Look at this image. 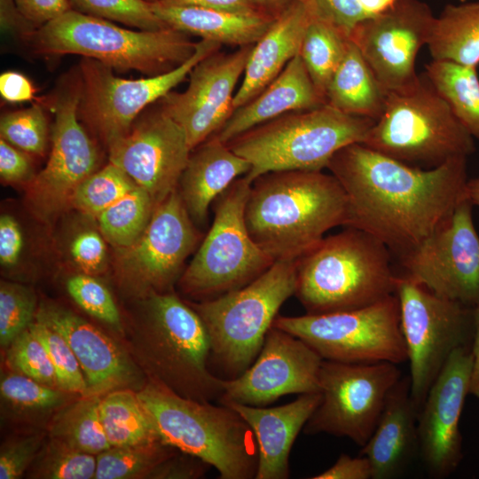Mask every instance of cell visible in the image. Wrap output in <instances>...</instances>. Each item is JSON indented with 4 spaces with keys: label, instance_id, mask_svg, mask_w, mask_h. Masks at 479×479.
<instances>
[{
    "label": "cell",
    "instance_id": "cell-1",
    "mask_svg": "<svg viewBox=\"0 0 479 479\" xmlns=\"http://www.w3.org/2000/svg\"><path fill=\"white\" fill-rule=\"evenodd\" d=\"M467 161L422 169L353 143L335 153L326 169L347 195L346 227L371 234L400 256L468 199Z\"/></svg>",
    "mask_w": 479,
    "mask_h": 479
},
{
    "label": "cell",
    "instance_id": "cell-2",
    "mask_svg": "<svg viewBox=\"0 0 479 479\" xmlns=\"http://www.w3.org/2000/svg\"><path fill=\"white\" fill-rule=\"evenodd\" d=\"M347 195L339 181L322 170L263 174L250 186L245 205L247 229L274 262L296 261L325 233L348 224Z\"/></svg>",
    "mask_w": 479,
    "mask_h": 479
},
{
    "label": "cell",
    "instance_id": "cell-3",
    "mask_svg": "<svg viewBox=\"0 0 479 479\" xmlns=\"http://www.w3.org/2000/svg\"><path fill=\"white\" fill-rule=\"evenodd\" d=\"M141 307L129 343L147 379L184 397L218 401L224 379L208 367L209 338L198 313L172 291L149 293L141 298Z\"/></svg>",
    "mask_w": 479,
    "mask_h": 479
},
{
    "label": "cell",
    "instance_id": "cell-4",
    "mask_svg": "<svg viewBox=\"0 0 479 479\" xmlns=\"http://www.w3.org/2000/svg\"><path fill=\"white\" fill-rule=\"evenodd\" d=\"M389 248L353 227L324 237L296 260L294 295L307 314L351 310L395 294Z\"/></svg>",
    "mask_w": 479,
    "mask_h": 479
},
{
    "label": "cell",
    "instance_id": "cell-5",
    "mask_svg": "<svg viewBox=\"0 0 479 479\" xmlns=\"http://www.w3.org/2000/svg\"><path fill=\"white\" fill-rule=\"evenodd\" d=\"M137 393L161 442L213 467L221 479H255L254 433L230 406L184 397L149 380Z\"/></svg>",
    "mask_w": 479,
    "mask_h": 479
},
{
    "label": "cell",
    "instance_id": "cell-6",
    "mask_svg": "<svg viewBox=\"0 0 479 479\" xmlns=\"http://www.w3.org/2000/svg\"><path fill=\"white\" fill-rule=\"evenodd\" d=\"M34 50L44 55L76 54L116 71L156 75L185 63L198 42L179 30H133L74 9L27 35Z\"/></svg>",
    "mask_w": 479,
    "mask_h": 479
},
{
    "label": "cell",
    "instance_id": "cell-7",
    "mask_svg": "<svg viewBox=\"0 0 479 479\" xmlns=\"http://www.w3.org/2000/svg\"><path fill=\"white\" fill-rule=\"evenodd\" d=\"M374 122L325 104L283 114L226 144L251 164L245 177L252 183L273 171L322 170L340 149L363 143Z\"/></svg>",
    "mask_w": 479,
    "mask_h": 479
},
{
    "label": "cell",
    "instance_id": "cell-8",
    "mask_svg": "<svg viewBox=\"0 0 479 479\" xmlns=\"http://www.w3.org/2000/svg\"><path fill=\"white\" fill-rule=\"evenodd\" d=\"M475 139L421 74L412 86L388 94L365 145L406 164L433 169L475 151Z\"/></svg>",
    "mask_w": 479,
    "mask_h": 479
},
{
    "label": "cell",
    "instance_id": "cell-9",
    "mask_svg": "<svg viewBox=\"0 0 479 479\" xmlns=\"http://www.w3.org/2000/svg\"><path fill=\"white\" fill-rule=\"evenodd\" d=\"M296 261L279 260L239 289L218 297L188 302L200 317L210 344V358L232 379L259 354L278 311L295 291Z\"/></svg>",
    "mask_w": 479,
    "mask_h": 479
},
{
    "label": "cell",
    "instance_id": "cell-10",
    "mask_svg": "<svg viewBox=\"0 0 479 479\" xmlns=\"http://www.w3.org/2000/svg\"><path fill=\"white\" fill-rule=\"evenodd\" d=\"M251 184L239 177L214 201L211 227L178 280L182 292L198 302L243 287L274 263L245 224Z\"/></svg>",
    "mask_w": 479,
    "mask_h": 479
},
{
    "label": "cell",
    "instance_id": "cell-11",
    "mask_svg": "<svg viewBox=\"0 0 479 479\" xmlns=\"http://www.w3.org/2000/svg\"><path fill=\"white\" fill-rule=\"evenodd\" d=\"M273 326L302 340L325 360L397 365L408 358L395 294L351 310L277 316Z\"/></svg>",
    "mask_w": 479,
    "mask_h": 479
},
{
    "label": "cell",
    "instance_id": "cell-12",
    "mask_svg": "<svg viewBox=\"0 0 479 479\" xmlns=\"http://www.w3.org/2000/svg\"><path fill=\"white\" fill-rule=\"evenodd\" d=\"M395 294L410 364L411 396L420 412L452 353L472 346L473 308L436 295L405 275H397Z\"/></svg>",
    "mask_w": 479,
    "mask_h": 479
},
{
    "label": "cell",
    "instance_id": "cell-13",
    "mask_svg": "<svg viewBox=\"0 0 479 479\" xmlns=\"http://www.w3.org/2000/svg\"><path fill=\"white\" fill-rule=\"evenodd\" d=\"M401 377L394 363L323 359L319 372L321 401L303 433L344 436L364 446L375 429L389 391Z\"/></svg>",
    "mask_w": 479,
    "mask_h": 479
},
{
    "label": "cell",
    "instance_id": "cell-14",
    "mask_svg": "<svg viewBox=\"0 0 479 479\" xmlns=\"http://www.w3.org/2000/svg\"><path fill=\"white\" fill-rule=\"evenodd\" d=\"M81 97L82 81L76 73L61 84L51 102V150L45 167L29 180L26 191L30 210L44 222L72 205L79 185L97 170L98 151L80 122Z\"/></svg>",
    "mask_w": 479,
    "mask_h": 479
},
{
    "label": "cell",
    "instance_id": "cell-15",
    "mask_svg": "<svg viewBox=\"0 0 479 479\" xmlns=\"http://www.w3.org/2000/svg\"><path fill=\"white\" fill-rule=\"evenodd\" d=\"M220 48L216 42L201 39L192 57L179 67L138 79L116 76L111 67L83 58L79 68L82 81L79 117L107 145L128 133L145 107L172 91L201 59Z\"/></svg>",
    "mask_w": 479,
    "mask_h": 479
},
{
    "label": "cell",
    "instance_id": "cell-16",
    "mask_svg": "<svg viewBox=\"0 0 479 479\" xmlns=\"http://www.w3.org/2000/svg\"><path fill=\"white\" fill-rule=\"evenodd\" d=\"M200 239L177 189L155 208L133 244L116 248L114 264L121 284L140 298L151 292H171Z\"/></svg>",
    "mask_w": 479,
    "mask_h": 479
},
{
    "label": "cell",
    "instance_id": "cell-17",
    "mask_svg": "<svg viewBox=\"0 0 479 479\" xmlns=\"http://www.w3.org/2000/svg\"><path fill=\"white\" fill-rule=\"evenodd\" d=\"M473 204L463 200L420 244L398 256L404 275L430 292L474 308L479 303V235Z\"/></svg>",
    "mask_w": 479,
    "mask_h": 479
},
{
    "label": "cell",
    "instance_id": "cell-18",
    "mask_svg": "<svg viewBox=\"0 0 479 479\" xmlns=\"http://www.w3.org/2000/svg\"><path fill=\"white\" fill-rule=\"evenodd\" d=\"M436 16L420 0H396L376 15L360 21L349 39L389 94L404 90L419 79L417 55L428 45Z\"/></svg>",
    "mask_w": 479,
    "mask_h": 479
},
{
    "label": "cell",
    "instance_id": "cell-19",
    "mask_svg": "<svg viewBox=\"0 0 479 479\" xmlns=\"http://www.w3.org/2000/svg\"><path fill=\"white\" fill-rule=\"evenodd\" d=\"M107 146L109 161L145 190L156 207L177 189L192 152L184 129L161 106Z\"/></svg>",
    "mask_w": 479,
    "mask_h": 479
},
{
    "label": "cell",
    "instance_id": "cell-20",
    "mask_svg": "<svg viewBox=\"0 0 479 479\" xmlns=\"http://www.w3.org/2000/svg\"><path fill=\"white\" fill-rule=\"evenodd\" d=\"M322 361L302 340L272 325L251 365L238 377L224 379L218 402L263 407L286 395L320 392Z\"/></svg>",
    "mask_w": 479,
    "mask_h": 479
},
{
    "label": "cell",
    "instance_id": "cell-21",
    "mask_svg": "<svg viewBox=\"0 0 479 479\" xmlns=\"http://www.w3.org/2000/svg\"><path fill=\"white\" fill-rule=\"evenodd\" d=\"M253 45L209 54L192 69L184 91H170L159 101L184 129L192 150L216 135L234 111V90Z\"/></svg>",
    "mask_w": 479,
    "mask_h": 479
},
{
    "label": "cell",
    "instance_id": "cell-22",
    "mask_svg": "<svg viewBox=\"0 0 479 479\" xmlns=\"http://www.w3.org/2000/svg\"><path fill=\"white\" fill-rule=\"evenodd\" d=\"M471 345L456 349L431 385L418 414L419 451L428 474L445 477L462 459L459 420L469 394Z\"/></svg>",
    "mask_w": 479,
    "mask_h": 479
},
{
    "label": "cell",
    "instance_id": "cell-23",
    "mask_svg": "<svg viewBox=\"0 0 479 479\" xmlns=\"http://www.w3.org/2000/svg\"><path fill=\"white\" fill-rule=\"evenodd\" d=\"M35 318L66 339L82 368L85 396L101 397L116 389H141L148 381L130 352L84 318L55 303H41Z\"/></svg>",
    "mask_w": 479,
    "mask_h": 479
},
{
    "label": "cell",
    "instance_id": "cell-24",
    "mask_svg": "<svg viewBox=\"0 0 479 479\" xmlns=\"http://www.w3.org/2000/svg\"><path fill=\"white\" fill-rule=\"evenodd\" d=\"M321 401V393L302 394L275 407L224 404L237 412L252 429L258 448L255 479H287L293 444Z\"/></svg>",
    "mask_w": 479,
    "mask_h": 479
},
{
    "label": "cell",
    "instance_id": "cell-25",
    "mask_svg": "<svg viewBox=\"0 0 479 479\" xmlns=\"http://www.w3.org/2000/svg\"><path fill=\"white\" fill-rule=\"evenodd\" d=\"M419 409L410 390V379L401 377L389 391L374 431L362 446L372 479H391L401 475L419 451Z\"/></svg>",
    "mask_w": 479,
    "mask_h": 479
},
{
    "label": "cell",
    "instance_id": "cell-26",
    "mask_svg": "<svg viewBox=\"0 0 479 479\" xmlns=\"http://www.w3.org/2000/svg\"><path fill=\"white\" fill-rule=\"evenodd\" d=\"M325 104L298 54L255 98L234 109L214 136L226 144L247 130L283 114Z\"/></svg>",
    "mask_w": 479,
    "mask_h": 479
},
{
    "label": "cell",
    "instance_id": "cell-27",
    "mask_svg": "<svg viewBox=\"0 0 479 479\" xmlns=\"http://www.w3.org/2000/svg\"><path fill=\"white\" fill-rule=\"evenodd\" d=\"M251 164L212 136L192 150L177 191L197 226H205L209 207Z\"/></svg>",
    "mask_w": 479,
    "mask_h": 479
},
{
    "label": "cell",
    "instance_id": "cell-28",
    "mask_svg": "<svg viewBox=\"0 0 479 479\" xmlns=\"http://www.w3.org/2000/svg\"><path fill=\"white\" fill-rule=\"evenodd\" d=\"M310 18L303 1L298 0L278 17L253 45L241 83L233 98L234 109L255 98L299 54Z\"/></svg>",
    "mask_w": 479,
    "mask_h": 479
},
{
    "label": "cell",
    "instance_id": "cell-29",
    "mask_svg": "<svg viewBox=\"0 0 479 479\" xmlns=\"http://www.w3.org/2000/svg\"><path fill=\"white\" fill-rule=\"evenodd\" d=\"M153 8L169 27L189 35L222 44H255L276 19L258 12H233L153 2Z\"/></svg>",
    "mask_w": 479,
    "mask_h": 479
},
{
    "label": "cell",
    "instance_id": "cell-30",
    "mask_svg": "<svg viewBox=\"0 0 479 479\" xmlns=\"http://www.w3.org/2000/svg\"><path fill=\"white\" fill-rule=\"evenodd\" d=\"M387 97L388 93L349 39L345 54L328 82L326 104L348 114L377 121L385 109Z\"/></svg>",
    "mask_w": 479,
    "mask_h": 479
},
{
    "label": "cell",
    "instance_id": "cell-31",
    "mask_svg": "<svg viewBox=\"0 0 479 479\" xmlns=\"http://www.w3.org/2000/svg\"><path fill=\"white\" fill-rule=\"evenodd\" d=\"M428 48L432 60L477 67L479 2L447 4L436 17Z\"/></svg>",
    "mask_w": 479,
    "mask_h": 479
},
{
    "label": "cell",
    "instance_id": "cell-32",
    "mask_svg": "<svg viewBox=\"0 0 479 479\" xmlns=\"http://www.w3.org/2000/svg\"><path fill=\"white\" fill-rule=\"evenodd\" d=\"M100 398L80 396L65 404L49 421L48 436L93 455L111 447L100 420Z\"/></svg>",
    "mask_w": 479,
    "mask_h": 479
},
{
    "label": "cell",
    "instance_id": "cell-33",
    "mask_svg": "<svg viewBox=\"0 0 479 479\" xmlns=\"http://www.w3.org/2000/svg\"><path fill=\"white\" fill-rule=\"evenodd\" d=\"M425 74L474 139L479 141V78L476 67L431 60Z\"/></svg>",
    "mask_w": 479,
    "mask_h": 479
},
{
    "label": "cell",
    "instance_id": "cell-34",
    "mask_svg": "<svg viewBox=\"0 0 479 479\" xmlns=\"http://www.w3.org/2000/svg\"><path fill=\"white\" fill-rule=\"evenodd\" d=\"M101 423L111 446L160 440L136 390H113L100 398Z\"/></svg>",
    "mask_w": 479,
    "mask_h": 479
},
{
    "label": "cell",
    "instance_id": "cell-35",
    "mask_svg": "<svg viewBox=\"0 0 479 479\" xmlns=\"http://www.w3.org/2000/svg\"><path fill=\"white\" fill-rule=\"evenodd\" d=\"M349 41V36L338 27L310 13L299 56L325 101L328 82L345 54Z\"/></svg>",
    "mask_w": 479,
    "mask_h": 479
},
{
    "label": "cell",
    "instance_id": "cell-36",
    "mask_svg": "<svg viewBox=\"0 0 479 479\" xmlns=\"http://www.w3.org/2000/svg\"><path fill=\"white\" fill-rule=\"evenodd\" d=\"M177 451L161 440L111 446L96 456L94 479L152 478L159 466Z\"/></svg>",
    "mask_w": 479,
    "mask_h": 479
},
{
    "label": "cell",
    "instance_id": "cell-37",
    "mask_svg": "<svg viewBox=\"0 0 479 479\" xmlns=\"http://www.w3.org/2000/svg\"><path fill=\"white\" fill-rule=\"evenodd\" d=\"M155 208L150 195L137 186L97 217L100 233L115 248L129 247L142 235Z\"/></svg>",
    "mask_w": 479,
    "mask_h": 479
},
{
    "label": "cell",
    "instance_id": "cell-38",
    "mask_svg": "<svg viewBox=\"0 0 479 479\" xmlns=\"http://www.w3.org/2000/svg\"><path fill=\"white\" fill-rule=\"evenodd\" d=\"M0 394L10 408L26 415L55 413L78 396L12 371L2 374Z\"/></svg>",
    "mask_w": 479,
    "mask_h": 479
},
{
    "label": "cell",
    "instance_id": "cell-39",
    "mask_svg": "<svg viewBox=\"0 0 479 479\" xmlns=\"http://www.w3.org/2000/svg\"><path fill=\"white\" fill-rule=\"evenodd\" d=\"M97 455L75 449L48 437L29 467L28 477L36 479H92Z\"/></svg>",
    "mask_w": 479,
    "mask_h": 479
},
{
    "label": "cell",
    "instance_id": "cell-40",
    "mask_svg": "<svg viewBox=\"0 0 479 479\" xmlns=\"http://www.w3.org/2000/svg\"><path fill=\"white\" fill-rule=\"evenodd\" d=\"M137 185L120 168L109 162L87 177L77 188L72 206L98 217Z\"/></svg>",
    "mask_w": 479,
    "mask_h": 479
},
{
    "label": "cell",
    "instance_id": "cell-41",
    "mask_svg": "<svg viewBox=\"0 0 479 479\" xmlns=\"http://www.w3.org/2000/svg\"><path fill=\"white\" fill-rule=\"evenodd\" d=\"M80 12L116 21L140 30L169 27L155 13L148 0H69Z\"/></svg>",
    "mask_w": 479,
    "mask_h": 479
},
{
    "label": "cell",
    "instance_id": "cell-42",
    "mask_svg": "<svg viewBox=\"0 0 479 479\" xmlns=\"http://www.w3.org/2000/svg\"><path fill=\"white\" fill-rule=\"evenodd\" d=\"M36 296L30 287L10 281L0 284V345L6 349L35 319Z\"/></svg>",
    "mask_w": 479,
    "mask_h": 479
},
{
    "label": "cell",
    "instance_id": "cell-43",
    "mask_svg": "<svg viewBox=\"0 0 479 479\" xmlns=\"http://www.w3.org/2000/svg\"><path fill=\"white\" fill-rule=\"evenodd\" d=\"M29 327L48 351L55 369L58 387L72 394L85 396L87 387L82 368L63 335L36 318Z\"/></svg>",
    "mask_w": 479,
    "mask_h": 479
},
{
    "label": "cell",
    "instance_id": "cell-44",
    "mask_svg": "<svg viewBox=\"0 0 479 479\" xmlns=\"http://www.w3.org/2000/svg\"><path fill=\"white\" fill-rule=\"evenodd\" d=\"M0 135L25 153L42 155L47 145L48 123L43 107H30L9 112L1 117Z\"/></svg>",
    "mask_w": 479,
    "mask_h": 479
},
{
    "label": "cell",
    "instance_id": "cell-45",
    "mask_svg": "<svg viewBox=\"0 0 479 479\" xmlns=\"http://www.w3.org/2000/svg\"><path fill=\"white\" fill-rule=\"evenodd\" d=\"M5 349V362L10 370L48 386L59 388L48 351L29 326Z\"/></svg>",
    "mask_w": 479,
    "mask_h": 479
},
{
    "label": "cell",
    "instance_id": "cell-46",
    "mask_svg": "<svg viewBox=\"0 0 479 479\" xmlns=\"http://www.w3.org/2000/svg\"><path fill=\"white\" fill-rule=\"evenodd\" d=\"M68 294L73 301L91 317L122 332L118 307L107 287L93 275L80 273L68 278L66 282Z\"/></svg>",
    "mask_w": 479,
    "mask_h": 479
},
{
    "label": "cell",
    "instance_id": "cell-47",
    "mask_svg": "<svg viewBox=\"0 0 479 479\" xmlns=\"http://www.w3.org/2000/svg\"><path fill=\"white\" fill-rule=\"evenodd\" d=\"M47 434L30 433L5 441L0 450V479L20 478L36 459Z\"/></svg>",
    "mask_w": 479,
    "mask_h": 479
},
{
    "label": "cell",
    "instance_id": "cell-48",
    "mask_svg": "<svg viewBox=\"0 0 479 479\" xmlns=\"http://www.w3.org/2000/svg\"><path fill=\"white\" fill-rule=\"evenodd\" d=\"M316 17L329 21L349 36L368 16L357 0H302Z\"/></svg>",
    "mask_w": 479,
    "mask_h": 479
},
{
    "label": "cell",
    "instance_id": "cell-49",
    "mask_svg": "<svg viewBox=\"0 0 479 479\" xmlns=\"http://www.w3.org/2000/svg\"><path fill=\"white\" fill-rule=\"evenodd\" d=\"M70 253L83 273L96 275L106 265V247L103 235L94 230L79 232L72 240Z\"/></svg>",
    "mask_w": 479,
    "mask_h": 479
},
{
    "label": "cell",
    "instance_id": "cell-50",
    "mask_svg": "<svg viewBox=\"0 0 479 479\" xmlns=\"http://www.w3.org/2000/svg\"><path fill=\"white\" fill-rule=\"evenodd\" d=\"M32 165L22 150L0 139V176L3 181L18 183L30 180Z\"/></svg>",
    "mask_w": 479,
    "mask_h": 479
},
{
    "label": "cell",
    "instance_id": "cell-51",
    "mask_svg": "<svg viewBox=\"0 0 479 479\" xmlns=\"http://www.w3.org/2000/svg\"><path fill=\"white\" fill-rule=\"evenodd\" d=\"M24 247L22 231L17 220L7 214L0 217V263L3 267L15 266Z\"/></svg>",
    "mask_w": 479,
    "mask_h": 479
},
{
    "label": "cell",
    "instance_id": "cell-52",
    "mask_svg": "<svg viewBox=\"0 0 479 479\" xmlns=\"http://www.w3.org/2000/svg\"><path fill=\"white\" fill-rule=\"evenodd\" d=\"M24 18L39 27L72 10L69 0H14Z\"/></svg>",
    "mask_w": 479,
    "mask_h": 479
},
{
    "label": "cell",
    "instance_id": "cell-53",
    "mask_svg": "<svg viewBox=\"0 0 479 479\" xmlns=\"http://www.w3.org/2000/svg\"><path fill=\"white\" fill-rule=\"evenodd\" d=\"M311 478L370 479L372 478V469L366 457L359 455L352 458L347 454H342L332 467Z\"/></svg>",
    "mask_w": 479,
    "mask_h": 479
},
{
    "label": "cell",
    "instance_id": "cell-54",
    "mask_svg": "<svg viewBox=\"0 0 479 479\" xmlns=\"http://www.w3.org/2000/svg\"><path fill=\"white\" fill-rule=\"evenodd\" d=\"M35 91L32 82L21 73L7 71L0 75V94L7 102L32 101L35 98Z\"/></svg>",
    "mask_w": 479,
    "mask_h": 479
},
{
    "label": "cell",
    "instance_id": "cell-55",
    "mask_svg": "<svg viewBox=\"0 0 479 479\" xmlns=\"http://www.w3.org/2000/svg\"><path fill=\"white\" fill-rule=\"evenodd\" d=\"M176 5H190L233 12H257L253 0H155Z\"/></svg>",
    "mask_w": 479,
    "mask_h": 479
},
{
    "label": "cell",
    "instance_id": "cell-56",
    "mask_svg": "<svg viewBox=\"0 0 479 479\" xmlns=\"http://www.w3.org/2000/svg\"><path fill=\"white\" fill-rule=\"evenodd\" d=\"M474 334L472 341L473 370L469 394L479 398V303L473 308Z\"/></svg>",
    "mask_w": 479,
    "mask_h": 479
},
{
    "label": "cell",
    "instance_id": "cell-57",
    "mask_svg": "<svg viewBox=\"0 0 479 479\" xmlns=\"http://www.w3.org/2000/svg\"><path fill=\"white\" fill-rule=\"evenodd\" d=\"M298 0H253L255 10L277 19Z\"/></svg>",
    "mask_w": 479,
    "mask_h": 479
},
{
    "label": "cell",
    "instance_id": "cell-58",
    "mask_svg": "<svg viewBox=\"0 0 479 479\" xmlns=\"http://www.w3.org/2000/svg\"><path fill=\"white\" fill-rule=\"evenodd\" d=\"M368 17L389 8L396 0H357Z\"/></svg>",
    "mask_w": 479,
    "mask_h": 479
},
{
    "label": "cell",
    "instance_id": "cell-59",
    "mask_svg": "<svg viewBox=\"0 0 479 479\" xmlns=\"http://www.w3.org/2000/svg\"><path fill=\"white\" fill-rule=\"evenodd\" d=\"M467 198L473 204L479 208V177L468 179L467 185Z\"/></svg>",
    "mask_w": 479,
    "mask_h": 479
},
{
    "label": "cell",
    "instance_id": "cell-60",
    "mask_svg": "<svg viewBox=\"0 0 479 479\" xmlns=\"http://www.w3.org/2000/svg\"><path fill=\"white\" fill-rule=\"evenodd\" d=\"M457 1H459V2H465L466 0H457Z\"/></svg>",
    "mask_w": 479,
    "mask_h": 479
},
{
    "label": "cell",
    "instance_id": "cell-61",
    "mask_svg": "<svg viewBox=\"0 0 479 479\" xmlns=\"http://www.w3.org/2000/svg\"><path fill=\"white\" fill-rule=\"evenodd\" d=\"M148 1L153 2V1H155V0H148Z\"/></svg>",
    "mask_w": 479,
    "mask_h": 479
}]
</instances>
